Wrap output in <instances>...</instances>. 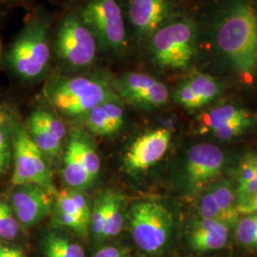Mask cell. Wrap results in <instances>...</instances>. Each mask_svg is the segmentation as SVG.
I'll list each match as a JSON object with an SVG mask.
<instances>
[{
  "label": "cell",
  "instance_id": "cell-13",
  "mask_svg": "<svg viewBox=\"0 0 257 257\" xmlns=\"http://www.w3.org/2000/svg\"><path fill=\"white\" fill-rule=\"evenodd\" d=\"M172 133L166 128H157L140 136L128 148L124 162L132 172H141L155 165L170 145Z\"/></svg>",
  "mask_w": 257,
  "mask_h": 257
},
{
  "label": "cell",
  "instance_id": "cell-12",
  "mask_svg": "<svg viewBox=\"0 0 257 257\" xmlns=\"http://www.w3.org/2000/svg\"><path fill=\"white\" fill-rule=\"evenodd\" d=\"M175 17L172 0L128 1V21L139 41L150 39L159 28Z\"/></svg>",
  "mask_w": 257,
  "mask_h": 257
},
{
  "label": "cell",
  "instance_id": "cell-24",
  "mask_svg": "<svg viewBox=\"0 0 257 257\" xmlns=\"http://www.w3.org/2000/svg\"><path fill=\"white\" fill-rule=\"evenodd\" d=\"M109 205V192L102 193L97 197L92 207L90 231L95 240H101L105 222L107 218V211Z\"/></svg>",
  "mask_w": 257,
  "mask_h": 257
},
{
  "label": "cell",
  "instance_id": "cell-9",
  "mask_svg": "<svg viewBox=\"0 0 257 257\" xmlns=\"http://www.w3.org/2000/svg\"><path fill=\"white\" fill-rule=\"evenodd\" d=\"M226 153L209 143L189 149L184 160L182 181L189 194L201 193L217 180L227 165Z\"/></svg>",
  "mask_w": 257,
  "mask_h": 257
},
{
  "label": "cell",
  "instance_id": "cell-11",
  "mask_svg": "<svg viewBox=\"0 0 257 257\" xmlns=\"http://www.w3.org/2000/svg\"><path fill=\"white\" fill-rule=\"evenodd\" d=\"M120 98L141 109H156L164 106L170 98L165 84L143 73H126L111 83Z\"/></svg>",
  "mask_w": 257,
  "mask_h": 257
},
{
  "label": "cell",
  "instance_id": "cell-15",
  "mask_svg": "<svg viewBox=\"0 0 257 257\" xmlns=\"http://www.w3.org/2000/svg\"><path fill=\"white\" fill-rule=\"evenodd\" d=\"M61 174L65 183L72 190L82 191L93 183L83 165L74 134L72 135L65 152Z\"/></svg>",
  "mask_w": 257,
  "mask_h": 257
},
{
  "label": "cell",
  "instance_id": "cell-19",
  "mask_svg": "<svg viewBox=\"0 0 257 257\" xmlns=\"http://www.w3.org/2000/svg\"><path fill=\"white\" fill-rule=\"evenodd\" d=\"M16 126L9 111L0 109V178L9 172L14 161V135Z\"/></svg>",
  "mask_w": 257,
  "mask_h": 257
},
{
  "label": "cell",
  "instance_id": "cell-4",
  "mask_svg": "<svg viewBox=\"0 0 257 257\" xmlns=\"http://www.w3.org/2000/svg\"><path fill=\"white\" fill-rule=\"evenodd\" d=\"M132 238L140 250L158 256L169 248L175 230L174 212L165 203L141 200L134 203L128 211Z\"/></svg>",
  "mask_w": 257,
  "mask_h": 257
},
{
  "label": "cell",
  "instance_id": "cell-28",
  "mask_svg": "<svg viewBox=\"0 0 257 257\" xmlns=\"http://www.w3.org/2000/svg\"><path fill=\"white\" fill-rule=\"evenodd\" d=\"M253 124V119L251 115L241 117L237 119L232 120L228 124L222 126L220 128H216L212 132L213 136L220 140H230L231 138H236L247 132Z\"/></svg>",
  "mask_w": 257,
  "mask_h": 257
},
{
  "label": "cell",
  "instance_id": "cell-33",
  "mask_svg": "<svg viewBox=\"0 0 257 257\" xmlns=\"http://www.w3.org/2000/svg\"><path fill=\"white\" fill-rule=\"evenodd\" d=\"M69 193H70V195H71L82 220L90 227L92 207L90 206L87 197L85 196L84 193H81V191L69 189Z\"/></svg>",
  "mask_w": 257,
  "mask_h": 257
},
{
  "label": "cell",
  "instance_id": "cell-27",
  "mask_svg": "<svg viewBox=\"0 0 257 257\" xmlns=\"http://www.w3.org/2000/svg\"><path fill=\"white\" fill-rule=\"evenodd\" d=\"M84 124L86 128L95 136H110V126L107 115L102 107V104L96 106L92 110L87 112L84 116Z\"/></svg>",
  "mask_w": 257,
  "mask_h": 257
},
{
  "label": "cell",
  "instance_id": "cell-23",
  "mask_svg": "<svg viewBox=\"0 0 257 257\" xmlns=\"http://www.w3.org/2000/svg\"><path fill=\"white\" fill-rule=\"evenodd\" d=\"M74 135L77 139L79 154L83 165L85 167L91 180L93 182L97 178L100 172V158L97 155L95 149L92 146V143L85 138V135H83L80 132L74 133Z\"/></svg>",
  "mask_w": 257,
  "mask_h": 257
},
{
  "label": "cell",
  "instance_id": "cell-39",
  "mask_svg": "<svg viewBox=\"0 0 257 257\" xmlns=\"http://www.w3.org/2000/svg\"><path fill=\"white\" fill-rule=\"evenodd\" d=\"M247 157L248 158V160L251 162V164L254 166V168L256 169L257 171V155H254V154H249L247 156Z\"/></svg>",
  "mask_w": 257,
  "mask_h": 257
},
{
  "label": "cell",
  "instance_id": "cell-36",
  "mask_svg": "<svg viewBox=\"0 0 257 257\" xmlns=\"http://www.w3.org/2000/svg\"><path fill=\"white\" fill-rule=\"evenodd\" d=\"M237 211L239 214L244 215L257 213V193L242 202L237 203Z\"/></svg>",
  "mask_w": 257,
  "mask_h": 257
},
{
  "label": "cell",
  "instance_id": "cell-16",
  "mask_svg": "<svg viewBox=\"0 0 257 257\" xmlns=\"http://www.w3.org/2000/svg\"><path fill=\"white\" fill-rule=\"evenodd\" d=\"M42 257H85L82 246L58 231L46 233L40 242Z\"/></svg>",
  "mask_w": 257,
  "mask_h": 257
},
{
  "label": "cell",
  "instance_id": "cell-31",
  "mask_svg": "<svg viewBox=\"0 0 257 257\" xmlns=\"http://www.w3.org/2000/svg\"><path fill=\"white\" fill-rule=\"evenodd\" d=\"M102 107L107 115L111 135L117 133L125 123V111L120 98L105 101L102 103Z\"/></svg>",
  "mask_w": 257,
  "mask_h": 257
},
{
  "label": "cell",
  "instance_id": "cell-18",
  "mask_svg": "<svg viewBox=\"0 0 257 257\" xmlns=\"http://www.w3.org/2000/svg\"><path fill=\"white\" fill-rule=\"evenodd\" d=\"M250 113L248 110L232 105L225 104L215 107L202 114L198 118V133H212L214 130L220 128L232 120L248 116Z\"/></svg>",
  "mask_w": 257,
  "mask_h": 257
},
{
  "label": "cell",
  "instance_id": "cell-32",
  "mask_svg": "<svg viewBox=\"0 0 257 257\" xmlns=\"http://www.w3.org/2000/svg\"><path fill=\"white\" fill-rule=\"evenodd\" d=\"M175 99L187 110H196L203 107L201 101L185 80L177 86L175 92Z\"/></svg>",
  "mask_w": 257,
  "mask_h": 257
},
{
  "label": "cell",
  "instance_id": "cell-29",
  "mask_svg": "<svg viewBox=\"0 0 257 257\" xmlns=\"http://www.w3.org/2000/svg\"><path fill=\"white\" fill-rule=\"evenodd\" d=\"M32 115L35 116L53 136L63 141L66 135V127L63 121L57 117L54 112L46 109H37L32 112Z\"/></svg>",
  "mask_w": 257,
  "mask_h": 257
},
{
  "label": "cell",
  "instance_id": "cell-34",
  "mask_svg": "<svg viewBox=\"0 0 257 257\" xmlns=\"http://www.w3.org/2000/svg\"><path fill=\"white\" fill-rule=\"evenodd\" d=\"M256 176V169L246 156L239 165L238 171H237V187L250 182Z\"/></svg>",
  "mask_w": 257,
  "mask_h": 257
},
{
  "label": "cell",
  "instance_id": "cell-30",
  "mask_svg": "<svg viewBox=\"0 0 257 257\" xmlns=\"http://www.w3.org/2000/svg\"><path fill=\"white\" fill-rule=\"evenodd\" d=\"M197 207H198V217L214 219V220L222 221L226 223L218 204L216 202L213 194L208 188L203 191Z\"/></svg>",
  "mask_w": 257,
  "mask_h": 257
},
{
  "label": "cell",
  "instance_id": "cell-35",
  "mask_svg": "<svg viewBox=\"0 0 257 257\" xmlns=\"http://www.w3.org/2000/svg\"><path fill=\"white\" fill-rule=\"evenodd\" d=\"M255 193H257V176L250 182L237 187V189H236L237 203L246 200L247 198L254 195Z\"/></svg>",
  "mask_w": 257,
  "mask_h": 257
},
{
  "label": "cell",
  "instance_id": "cell-14",
  "mask_svg": "<svg viewBox=\"0 0 257 257\" xmlns=\"http://www.w3.org/2000/svg\"><path fill=\"white\" fill-rule=\"evenodd\" d=\"M230 230L225 222L198 217L192 222L187 238L190 247L195 251H213L227 246Z\"/></svg>",
  "mask_w": 257,
  "mask_h": 257
},
{
  "label": "cell",
  "instance_id": "cell-10",
  "mask_svg": "<svg viewBox=\"0 0 257 257\" xmlns=\"http://www.w3.org/2000/svg\"><path fill=\"white\" fill-rule=\"evenodd\" d=\"M56 194L42 185L24 184L17 186L9 203L21 227L29 229L53 213Z\"/></svg>",
  "mask_w": 257,
  "mask_h": 257
},
{
  "label": "cell",
  "instance_id": "cell-2",
  "mask_svg": "<svg viewBox=\"0 0 257 257\" xmlns=\"http://www.w3.org/2000/svg\"><path fill=\"white\" fill-rule=\"evenodd\" d=\"M44 94L49 104L70 117H83L102 103L120 98L111 83L94 75L55 76L47 84Z\"/></svg>",
  "mask_w": 257,
  "mask_h": 257
},
{
  "label": "cell",
  "instance_id": "cell-22",
  "mask_svg": "<svg viewBox=\"0 0 257 257\" xmlns=\"http://www.w3.org/2000/svg\"><path fill=\"white\" fill-rule=\"evenodd\" d=\"M124 214L125 208L123 197L118 193L109 192V205L102 241L115 237L119 234L124 225Z\"/></svg>",
  "mask_w": 257,
  "mask_h": 257
},
{
  "label": "cell",
  "instance_id": "cell-38",
  "mask_svg": "<svg viewBox=\"0 0 257 257\" xmlns=\"http://www.w3.org/2000/svg\"><path fill=\"white\" fill-rule=\"evenodd\" d=\"M0 257H25V255L19 248L0 246Z\"/></svg>",
  "mask_w": 257,
  "mask_h": 257
},
{
  "label": "cell",
  "instance_id": "cell-40",
  "mask_svg": "<svg viewBox=\"0 0 257 257\" xmlns=\"http://www.w3.org/2000/svg\"><path fill=\"white\" fill-rule=\"evenodd\" d=\"M253 214H254V215H255V218H256V221H257V213H253Z\"/></svg>",
  "mask_w": 257,
  "mask_h": 257
},
{
  "label": "cell",
  "instance_id": "cell-7",
  "mask_svg": "<svg viewBox=\"0 0 257 257\" xmlns=\"http://www.w3.org/2000/svg\"><path fill=\"white\" fill-rule=\"evenodd\" d=\"M98 49L95 37L79 15L71 14L62 19L55 41V54L62 62L74 69L88 67Z\"/></svg>",
  "mask_w": 257,
  "mask_h": 257
},
{
  "label": "cell",
  "instance_id": "cell-5",
  "mask_svg": "<svg viewBox=\"0 0 257 257\" xmlns=\"http://www.w3.org/2000/svg\"><path fill=\"white\" fill-rule=\"evenodd\" d=\"M49 31L50 22L46 18H34L13 42L6 61L19 78L34 81L46 73L51 58Z\"/></svg>",
  "mask_w": 257,
  "mask_h": 257
},
{
  "label": "cell",
  "instance_id": "cell-21",
  "mask_svg": "<svg viewBox=\"0 0 257 257\" xmlns=\"http://www.w3.org/2000/svg\"><path fill=\"white\" fill-rule=\"evenodd\" d=\"M185 81L188 83L203 106L215 100L223 92V87L220 83L208 74L196 73Z\"/></svg>",
  "mask_w": 257,
  "mask_h": 257
},
{
  "label": "cell",
  "instance_id": "cell-37",
  "mask_svg": "<svg viewBox=\"0 0 257 257\" xmlns=\"http://www.w3.org/2000/svg\"><path fill=\"white\" fill-rule=\"evenodd\" d=\"M93 257H128V250L121 247L108 246L100 248Z\"/></svg>",
  "mask_w": 257,
  "mask_h": 257
},
{
  "label": "cell",
  "instance_id": "cell-25",
  "mask_svg": "<svg viewBox=\"0 0 257 257\" xmlns=\"http://www.w3.org/2000/svg\"><path fill=\"white\" fill-rule=\"evenodd\" d=\"M21 225L16 217L10 203L0 200V238L14 240L20 232Z\"/></svg>",
  "mask_w": 257,
  "mask_h": 257
},
{
  "label": "cell",
  "instance_id": "cell-6",
  "mask_svg": "<svg viewBox=\"0 0 257 257\" xmlns=\"http://www.w3.org/2000/svg\"><path fill=\"white\" fill-rule=\"evenodd\" d=\"M79 17L95 37L99 49L119 55L127 47V31L117 0H89Z\"/></svg>",
  "mask_w": 257,
  "mask_h": 257
},
{
  "label": "cell",
  "instance_id": "cell-8",
  "mask_svg": "<svg viewBox=\"0 0 257 257\" xmlns=\"http://www.w3.org/2000/svg\"><path fill=\"white\" fill-rule=\"evenodd\" d=\"M47 161L46 156L32 141L28 131L22 127H16L14 135L13 184L16 186L38 184L58 193Z\"/></svg>",
  "mask_w": 257,
  "mask_h": 257
},
{
  "label": "cell",
  "instance_id": "cell-26",
  "mask_svg": "<svg viewBox=\"0 0 257 257\" xmlns=\"http://www.w3.org/2000/svg\"><path fill=\"white\" fill-rule=\"evenodd\" d=\"M235 230L237 240L242 246L257 249V221L254 214H248L239 219Z\"/></svg>",
  "mask_w": 257,
  "mask_h": 257
},
{
  "label": "cell",
  "instance_id": "cell-1",
  "mask_svg": "<svg viewBox=\"0 0 257 257\" xmlns=\"http://www.w3.org/2000/svg\"><path fill=\"white\" fill-rule=\"evenodd\" d=\"M212 55L233 73L251 77L257 69V12L250 0H221L211 13Z\"/></svg>",
  "mask_w": 257,
  "mask_h": 257
},
{
  "label": "cell",
  "instance_id": "cell-17",
  "mask_svg": "<svg viewBox=\"0 0 257 257\" xmlns=\"http://www.w3.org/2000/svg\"><path fill=\"white\" fill-rule=\"evenodd\" d=\"M208 189L213 194L226 223L231 229L236 227L239 220V213L237 211V195L233 185L229 180L217 179L211 183Z\"/></svg>",
  "mask_w": 257,
  "mask_h": 257
},
{
  "label": "cell",
  "instance_id": "cell-3",
  "mask_svg": "<svg viewBox=\"0 0 257 257\" xmlns=\"http://www.w3.org/2000/svg\"><path fill=\"white\" fill-rule=\"evenodd\" d=\"M199 30L191 18L175 17L149 39V53L156 64L168 70H184L195 58Z\"/></svg>",
  "mask_w": 257,
  "mask_h": 257
},
{
  "label": "cell",
  "instance_id": "cell-20",
  "mask_svg": "<svg viewBox=\"0 0 257 257\" xmlns=\"http://www.w3.org/2000/svg\"><path fill=\"white\" fill-rule=\"evenodd\" d=\"M28 134L32 141L48 158H55L61 154L62 141L53 136L38 120L31 114Z\"/></svg>",
  "mask_w": 257,
  "mask_h": 257
}]
</instances>
